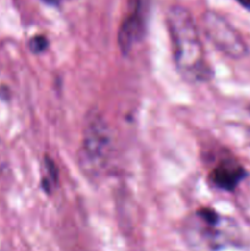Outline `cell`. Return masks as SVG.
<instances>
[{
	"mask_svg": "<svg viewBox=\"0 0 250 251\" xmlns=\"http://www.w3.org/2000/svg\"><path fill=\"white\" fill-rule=\"evenodd\" d=\"M43 1L47 2V4H49V5H59L60 0H43Z\"/></svg>",
	"mask_w": 250,
	"mask_h": 251,
	"instance_id": "30bf717a",
	"label": "cell"
},
{
	"mask_svg": "<svg viewBox=\"0 0 250 251\" xmlns=\"http://www.w3.org/2000/svg\"><path fill=\"white\" fill-rule=\"evenodd\" d=\"M243 7H245L247 10H250V0H237Z\"/></svg>",
	"mask_w": 250,
	"mask_h": 251,
	"instance_id": "9c48e42d",
	"label": "cell"
},
{
	"mask_svg": "<svg viewBox=\"0 0 250 251\" xmlns=\"http://www.w3.org/2000/svg\"><path fill=\"white\" fill-rule=\"evenodd\" d=\"M245 176H247V171L244 167L229 159H225L210 172L208 180L216 189L232 193L238 188Z\"/></svg>",
	"mask_w": 250,
	"mask_h": 251,
	"instance_id": "8992f818",
	"label": "cell"
},
{
	"mask_svg": "<svg viewBox=\"0 0 250 251\" xmlns=\"http://www.w3.org/2000/svg\"><path fill=\"white\" fill-rule=\"evenodd\" d=\"M145 33V9L142 0H136L132 11L125 16L118 31V46L123 55H127Z\"/></svg>",
	"mask_w": 250,
	"mask_h": 251,
	"instance_id": "5b68a950",
	"label": "cell"
},
{
	"mask_svg": "<svg viewBox=\"0 0 250 251\" xmlns=\"http://www.w3.org/2000/svg\"><path fill=\"white\" fill-rule=\"evenodd\" d=\"M202 29L206 38L228 58L242 59L249 53V47L242 34L222 15L206 11L202 15Z\"/></svg>",
	"mask_w": 250,
	"mask_h": 251,
	"instance_id": "3957f363",
	"label": "cell"
},
{
	"mask_svg": "<svg viewBox=\"0 0 250 251\" xmlns=\"http://www.w3.org/2000/svg\"><path fill=\"white\" fill-rule=\"evenodd\" d=\"M49 41L44 34H34L28 41V49L33 54H42L48 49Z\"/></svg>",
	"mask_w": 250,
	"mask_h": 251,
	"instance_id": "ba28073f",
	"label": "cell"
},
{
	"mask_svg": "<svg viewBox=\"0 0 250 251\" xmlns=\"http://www.w3.org/2000/svg\"><path fill=\"white\" fill-rule=\"evenodd\" d=\"M248 137H249V140H250V134H249V136H248Z\"/></svg>",
	"mask_w": 250,
	"mask_h": 251,
	"instance_id": "8fae6325",
	"label": "cell"
},
{
	"mask_svg": "<svg viewBox=\"0 0 250 251\" xmlns=\"http://www.w3.org/2000/svg\"><path fill=\"white\" fill-rule=\"evenodd\" d=\"M167 25L173 60L181 77L190 83L208 82L213 77V71L190 11L181 5H173L167 12Z\"/></svg>",
	"mask_w": 250,
	"mask_h": 251,
	"instance_id": "6da1fadb",
	"label": "cell"
},
{
	"mask_svg": "<svg viewBox=\"0 0 250 251\" xmlns=\"http://www.w3.org/2000/svg\"><path fill=\"white\" fill-rule=\"evenodd\" d=\"M59 181V171L55 162L50 156L46 154L42 163V176H41V185L42 189L46 194L51 195L58 186Z\"/></svg>",
	"mask_w": 250,
	"mask_h": 251,
	"instance_id": "52a82bcc",
	"label": "cell"
},
{
	"mask_svg": "<svg viewBox=\"0 0 250 251\" xmlns=\"http://www.w3.org/2000/svg\"><path fill=\"white\" fill-rule=\"evenodd\" d=\"M114 152V141L107 119L97 109L85 118L77 161L87 176H100L109 167Z\"/></svg>",
	"mask_w": 250,
	"mask_h": 251,
	"instance_id": "7a4b0ae2",
	"label": "cell"
},
{
	"mask_svg": "<svg viewBox=\"0 0 250 251\" xmlns=\"http://www.w3.org/2000/svg\"><path fill=\"white\" fill-rule=\"evenodd\" d=\"M225 220L211 207H200L194 212L191 233L207 249L216 250L225 244Z\"/></svg>",
	"mask_w": 250,
	"mask_h": 251,
	"instance_id": "277c9868",
	"label": "cell"
}]
</instances>
